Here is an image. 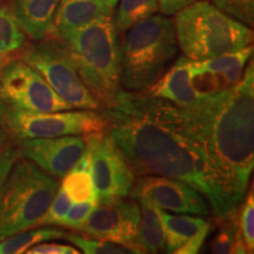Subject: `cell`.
<instances>
[{"label": "cell", "instance_id": "1", "mask_svg": "<svg viewBox=\"0 0 254 254\" xmlns=\"http://www.w3.org/2000/svg\"><path fill=\"white\" fill-rule=\"evenodd\" d=\"M106 131L139 176H161L194 187L219 219L238 211L236 198L209 164L179 106L148 94L124 91L104 109Z\"/></svg>", "mask_w": 254, "mask_h": 254}, {"label": "cell", "instance_id": "2", "mask_svg": "<svg viewBox=\"0 0 254 254\" xmlns=\"http://www.w3.org/2000/svg\"><path fill=\"white\" fill-rule=\"evenodd\" d=\"M179 107L209 164L241 202L254 167L253 62L233 87Z\"/></svg>", "mask_w": 254, "mask_h": 254}, {"label": "cell", "instance_id": "3", "mask_svg": "<svg viewBox=\"0 0 254 254\" xmlns=\"http://www.w3.org/2000/svg\"><path fill=\"white\" fill-rule=\"evenodd\" d=\"M62 41L81 81L101 107L116 104L124 91L120 46L112 15H103Z\"/></svg>", "mask_w": 254, "mask_h": 254}, {"label": "cell", "instance_id": "4", "mask_svg": "<svg viewBox=\"0 0 254 254\" xmlns=\"http://www.w3.org/2000/svg\"><path fill=\"white\" fill-rule=\"evenodd\" d=\"M177 43L184 56L202 60L236 52L253 41V32L207 0H198L176 13Z\"/></svg>", "mask_w": 254, "mask_h": 254}, {"label": "cell", "instance_id": "5", "mask_svg": "<svg viewBox=\"0 0 254 254\" xmlns=\"http://www.w3.org/2000/svg\"><path fill=\"white\" fill-rule=\"evenodd\" d=\"M177 38L172 20L153 14L129 28L120 47L122 82L138 93L150 88L177 56Z\"/></svg>", "mask_w": 254, "mask_h": 254}, {"label": "cell", "instance_id": "6", "mask_svg": "<svg viewBox=\"0 0 254 254\" xmlns=\"http://www.w3.org/2000/svg\"><path fill=\"white\" fill-rule=\"evenodd\" d=\"M58 187L52 176L19 158L0 186V240L38 226Z\"/></svg>", "mask_w": 254, "mask_h": 254}, {"label": "cell", "instance_id": "7", "mask_svg": "<svg viewBox=\"0 0 254 254\" xmlns=\"http://www.w3.org/2000/svg\"><path fill=\"white\" fill-rule=\"evenodd\" d=\"M21 60L36 69L47 84L73 109L99 110L101 105L79 77L67 47L62 40L46 37L36 45L25 47Z\"/></svg>", "mask_w": 254, "mask_h": 254}, {"label": "cell", "instance_id": "8", "mask_svg": "<svg viewBox=\"0 0 254 254\" xmlns=\"http://www.w3.org/2000/svg\"><path fill=\"white\" fill-rule=\"evenodd\" d=\"M0 109L6 133L19 142L36 138L87 135L106 129L103 113L94 110L36 113L5 109L1 105Z\"/></svg>", "mask_w": 254, "mask_h": 254}, {"label": "cell", "instance_id": "9", "mask_svg": "<svg viewBox=\"0 0 254 254\" xmlns=\"http://www.w3.org/2000/svg\"><path fill=\"white\" fill-rule=\"evenodd\" d=\"M0 105L5 109L36 113L73 110L36 69L15 58L0 69Z\"/></svg>", "mask_w": 254, "mask_h": 254}, {"label": "cell", "instance_id": "10", "mask_svg": "<svg viewBox=\"0 0 254 254\" xmlns=\"http://www.w3.org/2000/svg\"><path fill=\"white\" fill-rule=\"evenodd\" d=\"M85 139L97 201L129 195L136 173L110 133L104 129L87 134Z\"/></svg>", "mask_w": 254, "mask_h": 254}, {"label": "cell", "instance_id": "11", "mask_svg": "<svg viewBox=\"0 0 254 254\" xmlns=\"http://www.w3.org/2000/svg\"><path fill=\"white\" fill-rule=\"evenodd\" d=\"M139 222L140 206L138 200H98L90 217L78 231L85 236L110 240L139 251L135 247Z\"/></svg>", "mask_w": 254, "mask_h": 254}, {"label": "cell", "instance_id": "12", "mask_svg": "<svg viewBox=\"0 0 254 254\" xmlns=\"http://www.w3.org/2000/svg\"><path fill=\"white\" fill-rule=\"evenodd\" d=\"M132 199L146 200L158 208L178 214L205 217L211 212L204 195L189 184L172 178L141 176L129 192Z\"/></svg>", "mask_w": 254, "mask_h": 254}, {"label": "cell", "instance_id": "13", "mask_svg": "<svg viewBox=\"0 0 254 254\" xmlns=\"http://www.w3.org/2000/svg\"><path fill=\"white\" fill-rule=\"evenodd\" d=\"M19 153L56 178H64L74 167L86 150V139L80 135L27 139L19 142Z\"/></svg>", "mask_w": 254, "mask_h": 254}, {"label": "cell", "instance_id": "14", "mask_svg": "<svg viewBox=\"0 0 254 254\" xmlns=\"http://www.w3.org/2000/svg\"><path fill=\"white\" fill-rule=\"evenodd\" d=\"M252 44L236 52L202 60H190V80L199 98L226 91L237 85L252 57Z\"/></svg>", "mask_w": 254, "mask_h": 254}, {"label": "cell", "instance_id": "15", "mask_svg": "<svg viewBox=\"0 0 254 254\" xmlns=\"http://www.w3.org/2000/svg\"><path fill=\"white\" fill-rule=\"evenodd\" d=\"M111 12L112 7L107 0H60L47 37L64 40Z\"/></svg>", "mask_w": 254, "mask_h": 254}, {"label": "cell", "instance_id": "16", "mask_svg": "<svg viewBox=\"0 0 254 254\" xmlns=\"http://www.w3.org/2000/svg\"><path fill=\"white\" fill-rule=\"evenodd\" d=\"M190 59L183 56L161 79L147 91L148 95L170 101L177 106H189L200 98L190 80Z\"/></svg>", "mask_w": 254, "mask_h": 254}, {"label": "cell", "instance_id": "17", "mask_svg": "<svg viewBox=\"0 0 254 254\" xmlns=\"http://www.w3.org/2000/svg\"><path fill=\"white\" fill-rule=\"evenodd\" d=\"M60 0H15L13 11L25 34L40 41L47 37Z\"/></svg>", "mask_w": 254, "mask_h": 254}, {"label": "cell", "instance_id": "18", "mask_svg": "<svg viewBox=\"0 0 254 254\" xmlns=\"http://www.w3.org/2000/svg\"><path fill=\"white\" fill-rule=\"evenodd\" d=\"M140 206V222L135 237V247L141 253H164V228L160 219V208L146 200H138Z\"/></svg>", "mask_w": 254, "mask_h": 254}, {"label": "cell", "instance_id": "19", "mask_svg": "<svg viewBox=\"0 0 254 254\" xmlns=\"http://www.w3.org/2000/svg\"><path fill=\"white\" fill-rule=\"evenodd\" d=\"M160 219L164 228L166 253H173L206 222L200 215L170 214L164 209H160Z\"/></svg>", "mask_w": 254, "mask_h": 254}, {"label": "cell", "instance_id": "20", "mask_svg": "<svg viewBox=\"0 0 254 254\" xmlns=\"http://www.w3.org/2000/svg\"><path fill=\"white\" fill-rule=\"evenodd\" d=\"M26 47V34L13 8L0 6V62L6 64Z\"/></svg>", "mask_w": 254, "mask_h": 254}, {"label": "cell", "instance_id": "21", "mask_svg": "<svg viewBox=\"0 0 254 254\" xmlns=\"http://www.w3.org/2000/svg\"><path fill=\"white\" fill-rule=\"evenodd\" d=\"M62 187L73 202L97 200L91 172L90 154L87 150H85L84 154L74 165V167L63 178Z\"/></svg>", "mask_w": 254, "mask_h": 254}, {"label": "cell", "instance_id": "22", "mask_svg": "<svg viewBox=\"0 0 254 254\" xmlns=\"http://www.w3.org/2000/svg\"><path fill=\"white\" fill-rule=\"evenodd\" d=\"M67 236L65 231L53 227L34 228L18 232L5 239L0 240V254L25 253L30 247L47 240L62 239Z\"/></svg>", "mask_w": 254, "mask_h": 254}, {"label": "cell", "instance_id": "23", "mask_svg": "<svg viewBox=\"0 0 254 254\" xmlns=\"http://www.w3.org/2000/svg\"><path fill=\"white\" fill-rule=\"evenodd\" d=\"M159 11V0H120L116 20L113 21L117 31L129 30Z\"/></svg>", "mask_w": 254, "mask_h": 254}, {"label": "cell", "instance_id": "24", "mask_svg": "<svg viewBox=\"0 0 254 254\" xmlns=\"http://www.w3.org/2000/svg\"><path fill=\"white\" fill-rule=\"evenodd\" d=\"M66 239L74 244L85 254H140L139 251L132 249V247L113 243L110 240L99 239V238L82 236V234L67 233Z\"/></svg>", "mask_w": 254, "mask_h": 254}, {"label": "cell", "instance_id": "25", "mask_svg": "<svg viewBox=\"0 0 254 254\" xmlns=\"http://www.w3.org/2000/svg\"><path fill=\"white\" fill-rule=\"evenodd\" d=\"M72 199L62 186L58 187V190L53 196L52 201L50 202L45 214L41 217L38 222V226H45V225H59L62 226L63 220L67 214L69 207L72 206Z\"/></svg>", "mask_w": 254, "mask_h": 254}, {"label": "cell", "instance_id": "26", "mask_svg": "<svg viewBox=\"0 0 254 254\" xmlns=\"http://www.w3.org/2000/svg\"><path fill=\"white\" fill-rule=\"evenodd\" d=\"M220 220L222 221L221 226L212 243V252L215 254L231 253L234 239L239 231L237 212L228 215L227 218L220 219Z\"/></svg>", "mask_w": 254, "mask_h": 254}, {"label": "cell", "instance_id": "27", "mask_svg": "<svg viewBox=\"0 0 254 254\" xmlns=\"http://www.w3.org/2000/svg\"><path fill=\"white\" fill-rule=\"evenodd\" d=\"M239 214H237L238 226H239L241 237H243L249 253L254 250V198L253 190L247 194L245 201L239 208Z\"/></svg>", "mask_w": 254, "mask_h": 254}, {"label": "cell", "instance_id": "28", "mask_svg": "<svg viewBox=\"0 0 254 254\" xmlns=\"http://www.w3.org/2000/svg\"><path fill=\"white\" fill-rule=\"evenodd\" d=\"M212 2L222 12L246 26H253L254 0H212Z\"/></svg>", "mask_w": 254, "mask_h": 254}, {"label": "cell", "instance_id": "29", "mask_svg": "<svg viewBox=\"0 0 254 254\" xmlns=\"http://www.w3.org/2000/svg\"><path fill=\"white\" fill-rule=\"evenodd\" d=\"M95 205H97V200H87V201L77 202L75 205H72L65 219L63 220L62 226L78 231L86 221V219L90 217Z\"/></svg>", "mask_w": 254, "mask_h": 254}, {"label": "cell", "instance_id": "30", "mask_svg": "<svg viewBox=\"0 0 254 254\" xmlns=\"http://www.w3.org/2000/svg\"><path fill=\"white\" fill-rule=\"evenodd\" d=\"M211 232V224L206 220V222L199 228L198 231L189 238L182 246L178 247L173 253L176 254H196L200 252V249L202 247V244L205 243L206 238Z\"/></svg>", "mask_w": 254, "mask_h": 254}, {"label": "cell", "instance_id": "31", "mask_svg": "<svg viewBox=\"0 0 254 254\" xmlns=\"http://www.w3.org/2000/svg\"><path fill=\"white\" fill-rule=\"evenodd\" d=\"M20 158L19 150L15 147H6L0 152V186L11 172L15 161Z\"/></svg>", "mask_w": 254, "mask_h": 254}, {"label": "cell", "instance_id": "32", "mask_svg": "<svg viewBox=\"0 0 254 254\" xmlns=\"http://www.w3.org/2000/svg\"><path fill=\"white\" fill-rule=\"evenodd\" d=\"M27 254H78L79 251L74 247L63 244H44L39 243L37 245L32 246L26 252Z\"/></svg>", "mask_w": 254, "mask_h": 254}, {"label": "cell", "instance_id": "33", "mask_svg": "<svg viewBox=\"0 0 254 254\" xmlns=\"http://www.w3.org/2000/svg\"><path fill=\"white\" fill-rule=\"evenodd\" d=\"M198 0H159V11L165 15L176 14L180 9Z\"/></svg>", "mask_w": 254, "mask_h": 254}, {"label": "cell", "instance_id": "34", "mask_svg": "<svg viewBox=\"0 0 254 254\" xmlns=\"http://www.w3.org/2000/svg\"><path fill=\"white\" fill-rule=\"evenodd\" d=\"M6 135H7V133H6L4 123H2L1 109H0V152L4 150V146L6 142Z\"/></svg>", "mask_w": 254, "mask_h": 254}, {"label": "cell", "instance_id": "35", "mask_svg": "<svg viewBox=\"0 0 254 254\" xmlns=\"http://www.w3.org/2000/svg\"><path fill=\"white\" fill-rule=\"evenodd\" d=\"M107 1H109V4L111 5V7H114V6H116V4L117 2H118V0H107Z\"/></svg>", "mask_w": 254, "mask_h": 254}, {"label": "cell", "instance_id": "36", "mask_svg": "<svg viewBox=\"0 0 254 254\" xmlns=\"http://www.w3.org/2000/svg\"><path fill=\"white\" fill-rule=\"evenodd\" d=\"M5 65V64L4 63H2V62H0V69H1L2 68V66H4Z\"/></svg>", "mask_w": 254, "mask_h": 254}]
</instances>
